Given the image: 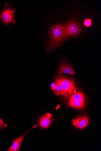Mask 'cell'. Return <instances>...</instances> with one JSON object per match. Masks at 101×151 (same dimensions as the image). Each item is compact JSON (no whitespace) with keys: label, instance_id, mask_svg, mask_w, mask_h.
<instances>
[{"label":"cell","instance_id":"cell-12","mask_svg":"<svg viewBox=\"0 0 101 151\" xmlns=\"http://www.w3.org/2000/svg\"><path fill=\"white\" fill-rule=\"evenodd\" d=\"M4 125V123L2 119L0 118V129H2Z\"/></svg>","mask_w":101,"mask_h":151},{"label":"cell","instance_id":"cell-4","mask_svg":"<svg viewBox=\"0 0 101 151\" xmlns=\"http://www.w3.org/2000/svg\"><path fill=\"white\" fill-rule=\"evenodd\" d=\"M15 9L8 3H7L1 11L0 12V20L5 25L15 23Z\"/></svg>","mask_w":101,"mask_h":151},{"label":"cell","instance_id":"cell-8","mask_svg":"<svg viewBox=\"0 0 101 151\" xmlns=\"http://www.w3.org/2000/svg\"><path fill=\"white\" fill-rule=\"evenodd\" d=\"M52 117V114L49 113L42 116L39 120V124L40 127L43 129L49 128L51 124Z\"/></svg>","mask_w":101,"mask_h":151},{"label":"cell","instance_id":"cell-7","mask_svg":"<svg viewBox=\"0 0 101 151\" xmlns=\"http://www.w3.org/2000/svg\"><path fill=\"white\" fill-rule=\"evenodd\" d=\"M60 74L62 73L69 74L72 75H75V73L73 67L68 63L63 61L60 64L59 70Z\"/></svg>","mask_w":101,"mask_h":151},{"label":"cell","instance_id":"cell-1","mask_svg":"<svg viewBox=\"0 0 101 151\" xmlns=\"http://www.w3.org/2000/svg\"><path fill=\"white\" fill-rule=\"evenodd\" d=\"M49 40L46 47L47 52L55 49L65 40V31L64 24H57L51 27L49 32Z\"/></svg>","mask_w":101,"mask_h":151},{"label":"cell","instance_id":"cell-5","mask_svg":"<svg viewBox=\"0 0 101 151\" xmlns=\"http://www.w3.org/2000/svg\"><path fill=\"white\" fill-rule=\"evenodd\" d=\"M85 101L84 94L79 91L71 95L68 102V105L72 108L81 109L84 107Z\"/></svg>","mask_w":101,"mask_h":151},{"label":"cell","instance_id":"cell-3","mask_svg":"<svg viewBox=\"0 0 101 151\" xmlns=\"http://www.w3.org/2000/svg\"><path fill=\"white\" fill-rule=\"evenodd\" d=\"M54 82L60 86L65 96H70L76 92L73 82L66 77L60 76L55 79Z\"/></svg>","mask_w":101,"mask_h":151},{"label":"cell","instance_id":"cell-11","mask_svg":"<svg viewBox=\"0 0 101 151\" xmlns=\"http://www.w3.org/2000/svg\"><path fill=\"white\" fill-rule=\"evenodd\" d=\"M92 20L89 18L86 19L84 22L85 26L88 27H89L92 24Z\"/></svg>","mask_w":101,"mask_h":151},{"label":"cell","instance_id":"cell-6","mask_svg":"<svg viewBox=\"0 0 101 151\" xmlns=\"http://www.w3.org/2000/svg\"><path fill=\"white\" fill-rule=\"evenodd\" d=\"M72 122L76 128L83 129L88 125L89 119L86 116H80L73 119Z\"/></svg>","mask_w":101,"mask_h":151},{"label":"cell","instance_id":"cell-9","mask_svg":"<svg viewBox=\"0 0 101 151\" xmlns=\"http://www.w3.org/2000/svg\"><path fill=\"white\" fill-rule=\"evenodd\" d=\"M30 130L24 133L21 136L18 137L13 141V144L7 151H18L20 149L23 140L25 135Z\"/></svg>","mask_w":101,"mask_h":151},{"label":"cell","instance_id":"cell-10","mask_svg":"<svg viewBox=\"0 0 101 151\" xmlns=\"http://www.w3.org/2000/svg\"><path fill=\"white\" fill-rule=\"evenodd\" d=\"M51 89L53 91L54 94L56 96L60 95L64 96L63 90L59 84L55 83L54 86L51 88Z\"/></svg>","mask_w":101,"mask_h":151},{"label":"cell","instance_id":"cell-2","mask_svg":"<svg viewBox=\"0 0 101 151\" xmlns=\"http://www.w3.org/2000/svg\"><path fill=\"white\" fill-rule=\"evenodd\" d=\"M64 25L65 31V40L69 38L78 36L81 32V25L76 19H70Z\"/></svg>","mask_w":101,"mask_h":151}]
</instances>
